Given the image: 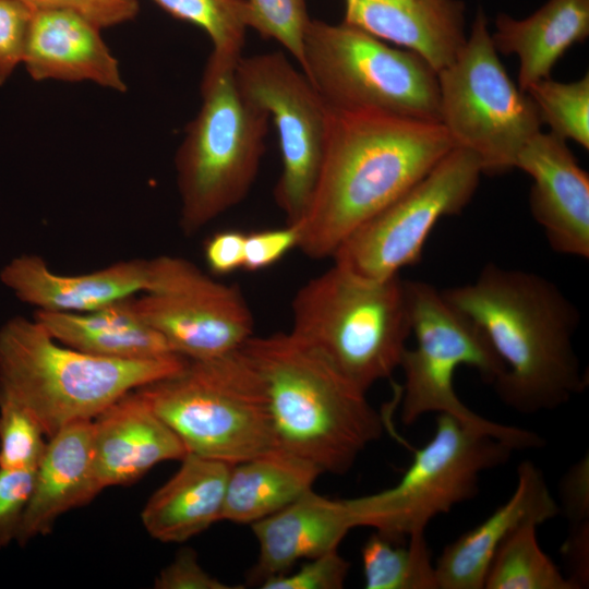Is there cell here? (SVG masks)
I'll use <instances>...</instances> for the list:
<instances>
[{"instance_id": "cell-3", "label": "cell", "mask_w": 589, "mask_h": 589, "mask_svg": "<svg viewBox=\"0 0 589 589\" xmlns=\"http://www.w3.org/2000/svg\"><path fill=\"white\" fill-rule=\"evenodd\" d=\"M262 375L277 447L342 474L383 434V419L318 351L290 332L242 346Z\"/></svg>"}, {"instance_id": "cell-31", "label": "cell", "mask_w": 589, "mask_h": 589, "mask_svg": "<svg viewBox=\"0 0 589 589\" xmlns=\"http://www.w3.org/2000/svg\"><path fill=\"white\" fill-rule=\"evenodd\" d=\"M45 436L26 409L0 399V469L36 470L47 447Z\"/></svg>"}, {"instance_id": "cell-27", "label": "cell", "mask_w": 589, "mask_h": 589, "mask_svg": "<svg viewBox=\"0 0 589 589\" xmlns=\"http://www.w3.org/2000/svg\"><path fill=\"white\" fill-rule=\"evenodd\" d=\"M539 525L528 519L508 533L489 564L483 588L576 589L539 545Z\"/></svg>"}, {"instance_id": "cell-6", "label": "cell", "mask_w": 589, "mask_h": 589, "mask_svg": "<svg viewBox=\"0 0 589 589\" xmlns=\"http://www.w3.org/2000/svg\"><path fill=\"white\" fill-rule=\"evenodd\" d=\"M238 60L209 55L201 82V108L176 154L180 227L188 236L247 196L265 151L269 115L241 92Z\"/></svg>"}, {"instance_id": "cell-9", "label": "cell", "mask_w": 589, "mask_h": 589, "mask_svg": "<svg viewBox=\"0 0 589 589\" xmlns=\"http://www.w3.org/2000/svg\"><path fill=\"white\" fill-rule=\"evenodd\" d=\"M300 68L332 108L440 122L437 73L426 61L346 22L311 20Z\"/></svg>"}, {"instance_id": "cell-22", "label": "cell", "mask_w": 589, "mask_h": 589, "mask_svg": "<svg viewBox=\"0 0 589 589\" xmlns=\"http://www.w3.org/2000/svg\"><path fill=\"white\" fill-rule=\"evenodd\" d=\"M92 456V420L70 423L48 438L35 470L15 541L46 536L64 513L88 504L99 492Z\"/></svg>"}, {"instance_id": "cell-20", "label": "cell", "mask_w": 589, "mask_h": 589, "mask_svg": "<svg viewBox=\"0 0 589 589\" xmlns=\"http://www.w3.org/2000/svg\"><path fill=\"white\" fill-rule=\"evenodd\" d=\"M344 22L417 53L436 73L467 40L461 0H346Z\"/></svg>"}, {"instance_id": "cell-40", "label": "cell", "mask_w": 589, "mask_h": 589, "mask_svg": "<svg viewBox=\"0 0 589 589\" xmlns=\"http://www.w3.org/2000/svg\"><path fill=\"white\" fill-rule=\"evenodd\" d=\"M245 233L223 230L211 236L204 244V257L214 275H227L243 268Z\"/></svg>"}, {"instance_id": "cell-16", "label": "cell", "mask_w": 589, "mask_h": 589, "mask_svg": "<svg viewBox=\"0 0 589 589\" xmlns=\"http://www.w3.org/2000/svg\"><path fill=\"white\" fill-rule=\"evenodd\" d=\"M188 454L178 435L137 389L127 393L92 420V456L100 490L125 485L166 460Z\"/></svg>"}, {"instance_id": "cell-13", "label": "cell", "mask_w": 589, "mask_h": 589, "mask_svg": "<svg viewBox=\"0 0 589 589\" xmlns=\"http://www.w3.org/2000/svg\"><path fill=\"white\" fill-rule=\"evenodd\" d=\"M149 261V288L133 304L175 353L189 360L218 357L253 336L254 318L237 285L218 281L171 255Z\"/></svg>"}, {"instance_id": "cell-2", "label": "cell", "mask_w": 589, "mask_h": 589, "mask_svg": "<svg viewBox=\"0 0 589 589\" xmlns=\"http://www.w3.org/2000/svg\"><path fill=\"white\" fill-rule=\"evenodd\" d=\"M442 293L503 362L493 385L506 406L521 413L553 410L585 388L573 344L579 313L549 279L488 264L472 283Z\"/></svg>"}, {"instance_id": "cell-29", "label": "cell", "mask_w": 589, "mask_h": 589, "mask_svg": "<svg viewBox=\"0 0 589 589\" xmlns=\"http://www.w3.org/2000/svg\"><path fill=\"white\" fill-rule=\"evenodd\" d=\"M171 16L203 29L214 52L239 59L250 27L248 0H152Z\"/></svg>"}, {"instance_id": "cell-41", "label": "cell", "mask_w": 589, "mask_h": 589, "mask_svg": "<svg viewBox=\"0 0 589 589\" xmlns=\"http://www.w3.org/2000/svg\"><path fill=\"white\" fill-rule=\"evenodd\" d=\"M564 557L569 568L568 578L576 589L585 588L589 579V521L573 524L563 546Z\"/></svg>"}, {"instance_id": "cell-32", "label": "cell", "mask_w": 589, "mask_h": 589, "mask_svg": "<svg viewBox=\"0 0 589 589\" xmlns=\"http://www.w3.org/2000/svg\"><path fill=\"white\" fill-rule=\"evenodd\" d=\"M250 27L264 38L278 41L300 65L303 41L311 19L306 0H248Z\"/></svg>"}, {"instance_id": "cell-28", "label": "cell", "mask_w": 589, "mask_h": 589, "mask_svg": "<svg viewBox=\"0 0 589 589\" xmlns=\"http://www.w3.org/2000/svg\"><path fill=\"white\" fill-rule=\"evenodd\" d=\"M407 544L375 532L361 555L368 589H437L435 565L424 532L412 534Z\"/></svg>"}, {"instance_id": "cell-26", "label": "cell", "mask_w": 589, "mask_h": 589, "mask_svg": "<svg viewBox=\"0 0 589 589\" xmlns=\"http://www.w3.org/2000/svg\"><path fill=\"white\" fill-rule=\"evenodd\" d=\"M322 473L313 462L279 447L232 465L221 520L252 525L312 490Z\"/></svg>"}, {"instance_id": "cell-18", "label": "cell", "mask_w": 589, "mask_h": 589, "mask_svg": "<svg viewBox=\"0 0 589 589\" xmlns=\"http://www.w3.org/2000/svg\"><path fill=\"white\" fill-rule=\"evenodd\" d=\"M251 527L259 556L247 578L260 586L272 576L288 573L302 558L338 549L357 522L348 498H328L312 489Z\"/></svg>"}, {"instance_id": "cell-8", "label": "cell", "mask_w": 589, "mask_h": 589, "mask_svg": "<svg viewBox=\"0 0 589 589\" xmlns=\"http://www.w3.org/2000/svg\"><path fill=\"white\" fill-rule=\"evenodd\" d=\"M407 286L416 345L405 349L399 364L405 377L400 388L402 423L412 424L431 412L446 413L515 450L541 447L544 442L539 434L485 419L459 399L454 388L459 366L473 368L493 384L504 371L503 362L481 329L442 291L423 281H407Z\"/></svg>"}, {"instance_id": "cell-42", "label": "cell", "mask_w": 589, "mask_h": 589, "mask_svg": "<svg viewBox=\"0 0 589 589\" xmlns=\"http://www.w3.org/2000/svg\"><path fill=\"white\" fill-rule=\"evenodd\" d=\"M33 10H45V9H56L59 7L58 0H19Z\"/></svg>"}, {"instance_id": "cell-30", "label": "cell", "mask_w": 589, "mask_h": 589, "mask_svg": "<svg viewBox=\"0 0 589 589\" xmlns=\"http://www.w3.org/2000/svg\"><path fill=\"white\" fill-rule=\"evenodd\" d=\"M534 103L541 122L563 140L589 148V75L569 83L550 77L530 85L526 92Z\"/></svg>"}, {"instance_id": "cell-7", "label": "cell", "mask_w": 589, "mask_h": 589, "mask_svg": "<svg viewBox=\"0 0 589 589\" xmlns=\"http://www.w3.org/2000/svg\"><path fill=\"white\" fill-rule=\"evenodd\" d=\"M137 390L188 453L236 465L277 447L265 382L241 347Z\"/></svg>"}, {"instance_id": "cell-33", "label": "cell", "mask_w": 589, "mask_h": 589, "mask_svg": "<svg viewBox=\"0 0 589 589\" xmlns=\"http://www.w3.org/2000/svg\"><path fill=\"white\" fill-rule=\"evenodd\" d=\"M349 568V562L339 554L338 549H335L310 558L292 574L272 576L259 587L262 589H340L344 587Z\"/></svg>"}, {"instance_id": "cell-24", "label": "cell", "mask_w": 589, "mask_h": 589, "mask_svg": "<svg viewBox=\"0 0 589 589\" xmlns=\"http://www.w3.org/2000/svg\"><path fill=\"white\" fill-rule=\"evenodd\" d=\"M491 34L497 52L519 59L518 87L550 77L557 60L589 35V0H548L528 17L498 13Z\"/></svg>"}, {"instance_id": "cell-35", "label": "cell", "mask_w": 589, "mask_h": 589, "mask_svg": "<svg viewBox=\"0 0 589 589\" xmlns=\"http://www.w3.org/2000/svg\"><path fill=\"white\" fill-rule=\"evenodd\" d=\"M34 477L35 470L0 469V551L16 538Z\"/></svg>"}, {"instance_id": "cell-10", "label": "cell", "mask_w": 589, "mask_h": 589, "mask_svg": "<svg viewBox=\"0 0 589 589\" xmlns=\"http://www.w3.org/2000/svg\"><path fill=\"white\" fill-rule=\"evenodd\" d=\"M437 82L440 122L454 147L471 152L482 173L516 168L520 151L542 122L532 99L503 67L481 5L464 47L437 72Z\"/></svg>"}, {"instance_id": "cell-25", "label": "cell", "mask_w": 589, "mask_h": 589, "mask_svg": "<svg viewBox=\"0 0 589 589\" xmlns=\"http://www.w3.org/2000/svg\"><path fill=\"white\" fill-rule=\"evenodd\" d=\"M125 298L82 313L37 310L34 318L59 342L94 356L153 359L177 354Z\"/></svg>"}, {"instance_id": "cell-37", "label": "cell", "mask_w": 589, "mask_h": 589, "mask_svg": "<svg viewBox=\"0 0 589 589\" xmlns=\"http://www.w3.org/2000/svg\"><path fill=\"white\" fill-rule=\"evenodd\" d=\"M156 589H237L208 574L199 563L193 549H181L173 561L155 579Z\"/></svg>"}, {"instance_id": "cell-36", "label": "cell", "mask_w": 589, "mask_h": 589, "mask_svg": "<svg viewBox=\"0 0 589 589\" xmlns=\"http://www.w3.org/2000/svg\"><path fill=\"white\" fill-rule=\"evenodd\" d=\"M298 242L299 229L294 224L245 233L242 269L255 272L267 268L298 248Z\"/></svg>"}, {"instance_id": "cell-34", "label": "cell", "mask_w": 589, "mask_h": 589, "mask_svg": "<svg viewBox=\"0 0 589 589\" xmlns=\"http://www.w3.org/2000/svg\"><path fill=\"white\" fill-rule=\"evenodd\" d=\"M34 12L19 0H0V85L23 62Z\"/></svg>"}, {"instance_id": "cell-11", "label": "cell", "mask_w": 589, "mask_h": 589, "mask_svg": "<svg viewBox=\"0 0 589 589\" xmlns=\"http://www.w3.org/2000/svg\"><path fill=\"white\" fill-rule=\"evenodd\" d=\"M513 450L489 433L440 413L433 436L416 452L397 484L349 498L357 527H371L396 542L424 532L433 518L472 498L480 474L507 462Z\"/></svg>"}, {"instance_id": "cell-23", "label": "cell", "mask_w": 589, "mask_h": 589, "mask_svg": "<svg viewBox=\"0 0 589 589\" xmlns=\"http://www.w3.org/2000/svg\"><path fill=\"white\" fill-rule=\"evenodd\" d=\"M180 461L141 514L146 531L161 542H184L221 520L232 465L191 453Z\"/></svg>"}, {"instance_id": "cell-38", "label": "cell", "mask_w": 589, "mask_h": 589, "mask_svg": "<svg viewBox=\"0 0 589 589\" xmlns=\"http://www.w3.org/2000/svg\"><path fill=\"white\" fill-rule=\"evenodd\" d=\"M100 29L132 21L140 11L139 0H58Z\"/></svg>"}, {"instance_id": "cell-21", "label": "cell", "mask_w": 589, "mask_h": 589, "mask_svg": "<svg viewBox=\"0 0 589 589\" xmlns=\"http://www.w3.org/2000/svg\"><path fill=\"white\" fill-rule=\"evenodd\" d=\"M558 513L541 470L531 461H521L516 489L507 502L443 550L434 564L437 589H482L489 564L508 533L525 520L541 525Z\"/></svg>"}, {"instance_id": "cell-5", "label": "cell", "mask_w": 589, "mask_h": 589, "mask_svg": "<svg viewBox=\"0 0 589 589\" xmlns=\"http://www.w3.org/2000/svg\"><path fill=\"white\" fill-rule=\"evenodd\" d=\"M291 329L363 392L399 368L411 335L407 281L359 277L335 264L291 301Z\"/></svg>"}, {"instance_id": "cell-4", "label": "cell", "mask_w": 589, "mask_h": 589, "mask_svg": "<svg viewBox=\"0 0 589 589\" xmlns=\"http://www.w3.org/2000/svg\"><path fill=\"white\" fill-rule=\"evenodd\" d=\"M189 359L94 356L57 341L34 317L0 328V399L26 409L48 438L65 425L93 420L129 392L172 375Z\"/></svg>"}, {"instance_id": "cell-17", "label": "cell", "mask_w": 589, "mask_h": 589, "mask_svg": "<svg viewBox=\"0 0 589 589\" xmlns=\"http://www.w3.org/2000/svg\"><path fill=\"white\" fill-rule=\"evenodd\" d=\"M0 280L17 299L37 310L82 313L146 292L149 262L132 259L89 273L62 275L41 256L23 254L4 265Z\"/></svg>"}, {"instance_id": "cell-14", "label": "cell", "mask_w": 589, "mask_h": 589, "mask_svg": "<svg viewBox=\"0 0 589 589\" xmlns=\"http://www.w3.org/2000/svg\"><path fill=\"white\" fill-rule=\"evenodd\" d=\"M236 79L243 95L266 110L277 129L281 173L274 197L287 224H297L306 211L322 165L328 107L280 51L241 56Z\"/></svg>"}, {"instance_id": "cell-19", "label": "cell", "mask_w": 589, "mask_h": 589, "mask_svg": "<svg viewBox=\"0 0 589 589\" xmlns=\"http://www.w3.org/2000/svg\"><path fill=\"white\" fill-rule=\"evenodd\" d=\"M23 63L35 81L94 82L125 92L119 62L105 44L100 28L68 9L36 10Z\"/></svg>"}, {"instance_id": "cell-1", "label": "cell", "mask_w": 589, "mask_h": 589, "mask_svg": "<svg viewBox=\"0 0 589 589\" xmlns=\"http://www.w3.org/2000/svg\"><path fill=\"white\" fill-rule=\"evenodd\" d=\"M328 107L318 177L298 249L332 257L360 226L423 178L454 145L441 122Z\"/></svg>"}, {"instance_id": "cell-12", "label": "cell", "mask_w": 589, "mask_h": 589, "mask_svg": "<svg viewBox=\"0 0 589 589\" xmlns=\"http://www.w3.org/2000/svg\"><path fill=\"white\" fill-rule=\"evenodd\" d=\"M482 169L469 151L452 148L423 178L354 230L335 251L334 264L368 279L399 275L418 263L438 220L470 202Z\"/></svg>"}, {"instance_id": "cell-39", "label": "cell", "mask_w": 589, "mask_h": 589, "mask_svg": "<svg viewBox=\"0 0 589 589\" xmlns=\"http://www.w3.org/2000/svg\"><path fill=\"white\" fill-rule=\"evenodd\" d=\"M562 509L573 524L589 518V459L584 456L573 464L560 484Z\"/></svg>"}, {"instance_id": "cell-15", "label": "cell", "mask_w": 589, "mask_h": 589, "mask_svg": "<svg viewBox=\"0 0 589 589\" xmlns=\"http://www.w3.org/2000/svg\"><path fill=\"white\" fill-rule=\"evenodd\" d=\"M516 168L532 179L530 211L552 250L589 257V176L566 141L539 132L520 151Z\"/></svg>"}]
</instances>
